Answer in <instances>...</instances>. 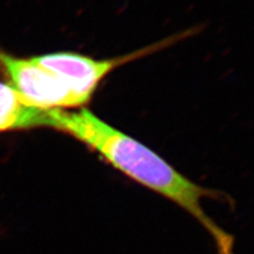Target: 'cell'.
Here are the masks:
<instances>
[{
	"label": "cell",
	"instance_id": "1",
	"mask_svg": "<svg viewBox=\"0 0 254 254\" xmlns=\"http://www.w3.org/2000/svg\"><path fill=\"white\" fill-rule=\"evenodd\" d=\"M46 127L81 141L126 176L180 205L212 236L219 254H235L234 238L202 208V199L213 197V190L194 184L154 150L85 108L78 111L47 110Z\"/></svg>",
	"mask_w": 254,
	"mask_h": 254
},
{
	"label": "cell",
	"instance_id": "2",
	"mask_svg": "<svg viewBox=\"0 0 254 254\" xmlns=\"http://www.w3.org/2000/svg\"><path fill=\"white\" fill-rule=\"evenodd\" d=\"M0 67L13 88L31 106L50 110L84 105L58 74L32 59L15 58L0 50Z\"/></svg>",
	"mask_w": 254,
	"mask_h": 254
},
{
	"label": "cell",
	"instance_id": "3",
	"mask_svg": "<svg viewBox=\"0 0 254 254\" xmlns=\"http://www.w3.org/2000/svg\"><path fill=\"white\" fill-rule=\"evenodd\" d=\"M169 45L162 42L145 49L130 53L125 57L111 60H93L81 54L70 52H59L41 55L33 58L34 62L44 68L58 74L65 82L70 90L83 104H86L91 98L92 93L110 71L124 65L127 62L152 53L154 50Z\"/></svg>",
	"mask_w": 254,
	"mask_h": 254
},
{
	"label": "cell",
	"instance_id": "4",
	"mask_svg": "<svg viewBox=\"0 0 254 254\" xmlns=\"http://www.w3.org/2000/svg\"><path fill=\"white\" fill-rule=\"evenodd\" d=\"M47 110L29 105L12 86L0 83V131L46 127Z\"/></svg>",
	"mask_w": 254,
	"mask_h": 254
}]
</instances>
